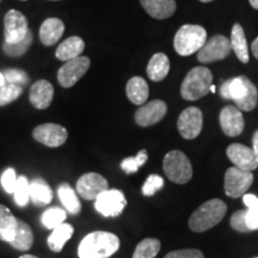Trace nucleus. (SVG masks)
I'll list each match as a JSON object with an SVG mask.
<instances>
[{"label": "nucleus", "mask_w": 258, "mask_h": 258, "mask_svg": "<svg viewBox=\"0 0 258 258\" xmlns=\"http://www.w3.org/2000/svg\"><path fill=\"white\" fill-rule=\"evenodd\" d=\"M220 95L225 99H232L241 111L253 110L258 102L256 85L244 76L226 80L221 85Z\"/></svg>", "instance_id": "1"}, {"label": "nucleus", "mask_w": 258, "mask_h": 258, "mask_svg": "<svg viewBox=\"0 0 258 258\" xmlns=\"http://www.w3.org/2000/svg\"><path fill=\"white\" fill-rule=\"evenodd\" d=\"M120 249V239L111 232L95 231L80 241L79 258H109Z\"/></svg>", "instance_id": "2"}, {"label": "nucleus", "mask_w": 258, "mask_h": 258, "mask_svg": "<svg viewBox=\"0 0 258 258\" xmlns=\"http://www.w3.org/2000/svg\"><path fill=\"white\" fill-rule=\"evenodd\" d=\"M227 212V206L220 199L206 201L192 213L189 219V228L196 233L211 230L220 222Z\"/></svg>", "instance_id": "3"}, {"label": "nucleus", "mask_w": 258, "mask_h": 258, "mask_svg": "<svg viewBox=\"0 0 258 258\" xmlns=\"http://www.w3.org/2000/svg\"><path fill=\"white\" fill-rule=\"evenodd\" d=\"M207 40V31L205 28L201 25L185 24L176 32L173 47L180 56H189L201 49Z\"/></svg>", "instance_id": "4"}, {"label": "nucleus", "mask_w": 258, "mask_h": 258, "mask_svg": "<svg viewBox=\"0 0 258 258\" xmlns=\"http://www.w3.org/2000/svg\"><path fill=\"white\" fill-rule=\"evenodd\" d=\"M213 74L206 67H195L186 74L180 85V95L185 101H198L211 91Z\"/></svg>", "instance_id": "5"}, {"label": "nucleus", "mask_w": 258, "mask_h": 258, "mask_svg": "<svg viewBox=\"0 0 258 258\" xmlns=\"http://www.w3.org/2000/svg\"><path fill=\"white\" fill-rule=\"evenodd\" d=\"M163 167L167 178L177 184H186L192 178L191 163L182 151H170L164 158Z\"/></svg>", "instance_id": "6"}, {"label": "nucleus", "mask_w": 258, "mask_h": 258, "mask_svg": "<svg viewBox=\"0 0 258 258\" xmlns=\"http://www.w3.org/2000/svg\"><path fill=\"white\" fill-rule=\"evenodd\" d=\"M96 211L105 218H116L127 206L124 194L117 189H108L95 200Z\"/></svg>", "instance_id": "7"}, {"label": "nucleus", "mask_w": 258, "mask_h": 258, "mask_svg": "<svg viewBox=\"0 0 258 258\" xmlns=\"http://www.w3.org/2000/svg\"><path fill=\"white\" fill-rule=\"evenodd\" d=\"M90 64L91 61L86 56H78L73 60L66 61L57 71V82L64 89L72 88L85 76L90 69Z\"/></svg>", "instance_id": "8"}, {"label": "nucleus", "mask_w": 258, "mask_h": 258, "mask_svg": "<svg viewBox=\"0 0 258 258\" xmlns=\"http://www.w3.org/2000/svg\"><path fill=\"white\" fill-rule=\"evenodd\" d=\"M253 175L251 171H244L238 167H230L225 173V192L232 199H238L246 194L252 185Z\"/></svg>", "instance_id": "9"}, {"label": "nucleus", "mask_w": 258, "mask_h": 258, "mask_svg": "<svg viewBox=\"0 0 258 258\" xmlns=\"http://www.w3.org/2000/svg\"><path fill=\"white\" fill-rule=\"evenodd\" d=\"M232 50L231 42L224 35H215L206 41L203 47L199 50L198 59L200 62L209 63L214 61L224 60L230 55Z\"/></svg>", "instance_id": "10"}, {"label": "nucleus", "mask_w": 258, "mask_h": 258, "mask_svg": "<svg viewBox=\"0 0 258 258\" xmlns=\"http://www.w3.org/2000/svg\"><path fill=\"white\" fill-rule=\"evenodd\" d=\"M29 32L28 19L17 10H10L4 18V37L8 43H17L24 40Z\"/></svg>", "instance_id": "11"}, {"label": "nucleus", "mask_w": 258, "mask_h": 258, "mask_svg": "<svg viewBox=\"0 0 258 258\" xmlns=\"http://www.w3.org/2000/svg\"><path fill=\"white\" fill-rule=\"evenodd\" d=\"M32 137L37 143L47 147H60L66 143L69 132L57 123H43L32 131Z\"/></svg>", "instance_id": "12"}, {"label": "nucleus", "mask_w": 258, "mask_h": 258, "mask_svg": "<svg viewBox=\"0 0 258 258\" xmlns=\"http://www.w3.org/2000/svg\"><path fill=\"white\" fill-rule=\"evenodd\" d=\"M203 127V114L196 106L186 108L179 115L177 121V128L179 134L186 140H192L198 138Z\"/></svg>", "instance_id": "13"}, {"label": "nucleus", "mask_w": 258, "mask_h": 258, "mask_svg": "<svg viewBox=\"0 0 258 258\" xmlns=\"http://www.w3.org/2000/svg\"><path fill=\"white\" fill-rule=\"evenodd\" d=\"M109 183L105 177L96 172H89L83 175L77 180V192L82 196L83 199L96 200L99 195L105 190H108Z\"/></svg>", "instance_id": "14"}, {"label": "nucleus", "mask_w": 258, "mask_h": 258, "mask_svg": "<svg viewBox=\"0 0 258 258\" xmlns=\"http://www.w3.org/2000/svg\"><path fill=\"white\" fill-rule=\"evenodd\" d=\"M167 105L160 99H154L152 102L145 103L135 112V122L141 127H150L157 124L165 117Z\"/></svg>", "instance_id": "15"}, {"label": "nucleus", "mask_w": 258, "mask_h": 258, "mask_svg": "<svg viewBox=\"0 0 258 258\" xmlns=\"http://www.w3.org/2000/svg\"><path fill=\"white\" fill-rule=\"evenodd\" d=\"M228 159L235 167L244 171H253L258 167V157L252 148L241 144H232L226 150Z\"/></svg>", "instance_id": "16"}, {"label": "nucleus", "mask_w": 258, "mask_h": 258, "mask_svg": "<svg viewBox=\"0 0 258 258\" xmlns=\"http://www.w3.org/2000/svg\"><path fill=\"white\" fill-rule=\"evenodd\" d=\"M220 125L227 137H238L243 133L245 121L241 110L234 105H227L220 112Z\"/></svg>", "instance_id": "17"}, {"label": "nucleus", "mask_w": 258, "mask_h": 258, "mask_svg": "<svg viewBox=\"0 0 258 258\" xmlns=\"http://www.w3.org/2000/svg\"><path fill=\"white\" fill-rule=\"evenodd\" d=\"M54 97V88L53 85L47 80L42 79L37 80L31 86L30 92H29V99L30 103L36 109L43 110L47 109L51 104Z\"/></svg>", "instance_id": "18"}, {"label": "nucleus", "mask_w": 258, "mask_h": 258, "mask_svg": "<svg viewBox=\"0 0 258 258\" xmlns=\"http://www.w3.org/2000/svg\"><path fill=\"white\" fill-rule=\"evenodd\" d=\"M64 31L63 22L59 18H47L40 28V40L42 44L50 47L62 37Z\"/></svg>", "instance_id": "19"}, {"label": "nucleus", "mask_w": 258, "mask_h": 258, "mask_svg": "<svg viewBox=\"0 0 258 258\" xmlns=\"http://www.w3.org/2000/svg\"><path fill=\"white\" fill-rule=\"evenodd\" d=\"M140 4L151 17L166 19L176 12L175 0H140Z\"/></svg>", "instance_id": "20"}, {"label": "nucleus", "mask_w": 258, "mask_h": 258, "mask_svg": "<svg viewBox=\"0 0 258 258\" xmlns=\"http://www.w3.org/2000/svg\"><path fill=\"white\" fill-rule=\"evenodd\" d=\"M85 49V42L79 36H71L56 48L55 56L60 61H70L82 55Z\"/></svg>", "instance_id": "21"}, {"label": "nucleus", "mask_w": 258, "mask_h": 258, "mask_svg": "<svg viewBox=\"0 0 258 258\" xmlns=\"http://www.w3.org/2000/svg\"><path fill=\"white\" fill-rule=\"evenodd\" d=\"M125 92H127L128 99L135 105H143L146 103L148 95H150V89L146 80L141 77H133L128 80L127 86H125Z\"/></svg>", "instance_id": "22"}, {"label": "nucleus", "mask_w": 258, "mask_h": 258, "mask_svg": "<svg viewBox=\"0 0 258 258\" xmlns=\"http://www.w3.org/2000/svg\"><path fill=\"white\" fill-rule=\"evenodd\" d=\"M170 71V60L164 53H157L151 57L147 64V76L152 82H161Z\"/></svg>", "instance_id": "23"}, {"label": "nucleus", "mask_w": 258, "mask_h": 258, "mask_svg": "<svg viewBox=\"0 0 258 258\" xmlns=\"http://www.w3.org/2000/svg\"><path fill=\"white\" fill-rule=\"evenodd\" d=\"M29 195H30V200L35 205L38 207H43V206L49 205L53 200V190L43 179L36 178L30 182Z\"/></svg>", "instance_id": "24"}, {"label": "nucleus", "mask_w": 258, "mask_h": 258, "mask_svg": "<svg viewBox=\"0 0 258 258\" xmlns=\"http://www.w3.org/2000/svg\"><path fill=\"white\" fill-rule=\"evenodd\" d=\"M231 47L234 50L235 56L243 63H247L250 60L249 47H247L246 37L244 29L240 24H234L231 32Z\"/></svg>", "instance_id": "25"}, {"label": "nucleus", "mask_w": 258, "mask_h": 258, "mask_svg": "<svg viewBox=\"0 0 258 258\" xmlns=\"http://www.w3.org/2000/svg\"><path fill=\"white\" fill-rule=\"evenodd\" d=\"M73 226L71 224H67V222H63V224H61L57 226V227L54 228L53 232H51L47 239L49 249L51 251H54V252H61L64 244H66L73 235Z\"/></svg>", "instance_id": "26"}, {"label": "nucleus", "mask_w": 258, "mask_h": 258, "mask_svg": "<svg viewBox=\"0 0 258 258\" xmlns=\"http://www.w3.org/2000/svg\"><path fill=\"white\" fill-rule=\"evenodd\" d=\"M17 225L18 219L8 207L0 205V240L10 243L14 239Z\"/></svg>", "instance_id": "27"}, {"label": "nucleus", "mask_w": 258, "mask_h": 258, "mask_svg": "<svg viewBox=\"0 0 258 258\" xmlns=\"http://www.w3.org/2000/svg\"><path fill=\"white\" fill-rule=\"evenodd\" d=\"M34 244V233H32L31 227L27 222L18 219V225L16 228V233L14 239L10 241V245L16 250L27 251L31 249Z\"/></svg>", "instance_id": "28"}, {"label": "nucleus", "mask_w": 258, "mask_h": 258, "mask_svg": "<svg viewBox=\"0 0 258 258\" xmlns=\"http://www.w3.org/2000/svg\"><path fill=\"white\" fill-rule=\"evenodd\" d=\"M57 195H59L60 201L62 202V205L69 211V213L73 215L79 214L80 211H82V205H80L76 190L69 183H61L57 186Z\"/></svg>", "instance_id": "29"}, {"label": "nucleus", "mask_w": 258, "mask_h": 258, "mask_svg": "<svg viewBox=\"0 0 258 258\" xmlns=\"http://www.w3.org/2000/svg\"><path fill=\"white\" fill-rule=\"evenodd\" d=\"M161 247L160 241L156 238H146L138 244L133 258H156Z\"/></svg>", "instance_id": "30"}, {"label": "nucleus", "mask_w": 258, "mask_h": 258, "mask_svg": "<svg viewBox=\"0 0 258 258\" xmlns=\"http://www.w3.org/2000/svg\"><path fill=\"white\" fill-rule=\"evenodd\" d=\"M243 202L246 206V224L250 231L258 230V198L252 194L243 195Z\"/></svg>", "instance_id": "31"}, {"label": "nucleus", "mask_w": 258, "mask_h": 258, "mask_svg": "<svg viewBox=\"0 0 258 258\" xmlns=\"http://www.w3.org/2000/svg\"><path fill=\"white\" fill-rule=\"evenodd\" d=\"M66 218V211H63V209L59 207L49 208L42 214V224H43L44 227L49 228V230H54L59 225L63 224Z\"/></svg>", "instance_id": "32"}, {"label": "nucleus", "mask_w": 258, "mask_h": 258, "mask_svg": "<svg viewBox=\"0 0 258 258\" xmlns=\"http://www.w3.org/2000/svg\"><path fill=\"white\" fill-rule=\"evenodd\" d=\"M32 32L29 30L28 35L25 36L24 40H22L21 42H17V43H8L5 42L4 46H3V50L8 56H12V57H17V56H22L27 53L29 47L31 46L32 43Z\"/></svg>", "instance_id": "33"}, {"label": "nucleus", "mask_w": 258, "mask_h": 258, "mask_svg": "<svg viewBox=\"0 0 258 258\" xmlns=\"http://www.w3.org/2000/svg\"><path fill=\"white\" fill-rule=\"evenodd\" d=\"M147 159H148L147 151L141 150L135 157H129L122 160L121 169L123 170L125 173H135L141 166L146 164Z\"/></svg>", "instance_id": "34"}, {"label": "nucleus", "mask_w": 258, "mask_h": 258, "mask_svg": "<svg viewBox=\"0 0 258 258\" xmlns=\"http://www.w3.org/2000/svg\"><path fill=\"white\" fill-rule=\"evenodd\" d=\"M22 93H23V86L6 83L4 86L0 88V106H4L16 101L22 96Z\"/></svg>", "instance_id": "35"}, {"label": "nucleus", "mask_w": 258, "mask_h": 258, "mask_svg": "<svg viewBox=\"0 0 258 258\" xmlns=\"http://www.w3.org/2000/svg\"><path fill=\"white\" fill-rule=\"evenodd\" d=\"M29 185H30V182H29L28 178L25 176H19L17 178V185H16L15 189V201L19 207H25V206L29 203V200H30V195H29Z\"/></svg>", "instance_id": "36"}, {"label": "nucleus", "mask_w": 258, "mask_h": 258, "mask_svg": "<svg viewBox=\"0 0 258 258\" xmlns=\"http://www.w3.org/2000/svg\"><path fill=\"white\" fill-rule=\"evenodd\" d=\"M3 74H4L6 83L9 84H17V85L24 86L29 83L28 74L22 70H5V72Z\"/></svg>", "instance_id": "37"}, {"label": "nucleus", "mask_w": 258, "mask_h": 258, "mask_svg": "<svg viewBox=\"0 0 258 258\" xmlns=\"http://www.w3.org/2000/svg\"><path fill=\"white\" fill-rule=\"evenodd\" d=\"M164 188V179L158 175H151L143 186V194L145 196H153L158 190Z\"/></svg>", "instance_id": "38"}, {"label": "nucleus", "mask_w": 258, "mask_h": 258, "mask_svg": "<svg viewBox=\"0 0 258 258\" xmlns=\"http://www.w3.org/2000/svg\"><path fill=\"white\" fill-rule=\"evenodd\" d=\"M231 226L232 228L241 233H246L250 232L249 227L246 224V209H241V211H237L231 217Z\"/></svg>", "instance_id": "39"}, {"label": "nucleus", "mask_w": 258, "mask_h": 258, "mask_svg": "<svg viewBox=\"0 0 258 258\" xmlns=\"http://www.w3.org/2000/svg\"><path fill=\"white\" fill-rule=\"evenodd\" d=\"M2 185L8 194H14L16 185H17V176H16V171L12 167H9L4 171L2 178Z\"/></svg>", "instance_id": "40"}, {"label": "nucleus", "mask_w": 258, "mask_h": 258, "mask_svg": "<svg viewBox=\"0 0 258 258\" xmlns=\"http://www.w3.org/2000/svg\"><path fill=\"white\" fill-rule=\"evenodd\" d=\"M164 258H205V256L198 249H183L171 251Z\"/></svg>", "instance_id": "41"}, {"label": "nucleus", "mask_w": 258, "mask_h": 258, "mask_svg": "<svg viewBox=\"0 0 258 258\" xmlns=\"http://www.w3.org/2000/svg\"><path fill=\"white\" fill-rule=\"evenodd\" d=\"M252 150L253 152L256 153V156L258 157V131L254 132L253 138H252Z\"/></svg>", "instance_id": "42"}, {"label": "nucleus", "mask_w": 258, "mask_h": 258, "mask_svg": "<svg viewBox=\"0 0 258 258\" xmlns=\"http://www.w3.org/2000/svg\"><path fill=\"white\" fill-rule=\"evenodd\" d=\"M251 51H252L253 56L258 60V37L252 42V44H251Z\"/></svg>", "instance_id": "43"}, {"label": "nucleus", "mask_w": 258, "mask_h": 258, "mask_svg": "<svg viewBox=\"0 0 258 258\" xmlns=\"http://www.w3.org/2000/svg\"><path fill=\"white\" fill-rule=\"evenodd\" d=\"M5 84H6V80H5L4 74L0 72V88H2V86H4Z\"/></svg>", "instance_id": "44"}, {"label": "nucleus", "mask_w": 258, "mask_h": 258, "mask_svg": "<svg viewBox=\"0 0 258 258\" xmlns=\"http://www.w3.org/2000/svg\"><path fill=\"white\" fill-rule=\"evenodd\" d=\"M249 3H250V5L252 6L253 9L258 10V0H249Z\"/></svg>", "instance_id": "45"}, {"label": "nucleus", "mask_w": 258, "mask_h": 258, "mask_svg": "<svg viewBox=\"0 0 258 258\" xmlns=\"http://www.w3.org/2000/svg\"><path fill=\"white\" fill-rule=\"evenodd\" d=\"M19 258H38V257L32 256V254H23V256H21Z\"/></svg>", "instance_id": "46"}, {"label": "nucleus", "mask_w": 258, "mask_h": 258, "mask_svg": "<svg viewBox=\"0 0 258 258\" xmlns=\"http://www.w3.org/2000/svg\"><path fill=\"white\" fill-rule=\"evenodd\" d=\"M211 91L213 93H215V91H217V89H215V85H213V84H212V86H211Z\"/></svg>", "instance_id": "47"}, {"label": "nucleus", "mask_w": 258, "mask_h": 258, "mask_svg": "<svg viewBox=\"0 0 258 258\" xmlns=\"http://www.w3.org/2000/svg\"><path fill=\"white\" fill-rule=\"evenodd\" d=\"M200 2H202V3H211V2H213V0H200Z\"/></svg>", "instance_id": "48"}, {"label": "nucleus", "mask_w": 258, "mask_h": 258, "mask_svg": "<svg viewBox=\"0 0 258 258\" xmlns=\"http://www.w3.org/2000/svg\"><path fill=\"white\" fill-rule=\"evenodd\" d=\"M50 2H57V0H50Z\"/></svg>", "instance_id": "49"}, {"label": "nucleus", "mask_w": 258, "mask_h": 258, "mask_svg": "<svg viewBox=\"0 0 258 258\" xmlns=\"http://www.w3.org/2000/svg\"><path fill=\"white\" fill-rule=\"evenodd\" d=\"M22 2H25V0H22Z\"/></svg>", "instance_id": "50"}, {"label": "nucleus", "mask_w": 258, "mask_h": 258, "mask_svg": "<svg viewBox=\"0 0 258 258\" xmlns=\"http://www.w3.org/2000/svg\"><path fill=\"white\" fill-rule=\"evenodd\" d=\"M256 258H258V257H256Z\"/></svg>", "instance_id": "51"}]
</instances>
